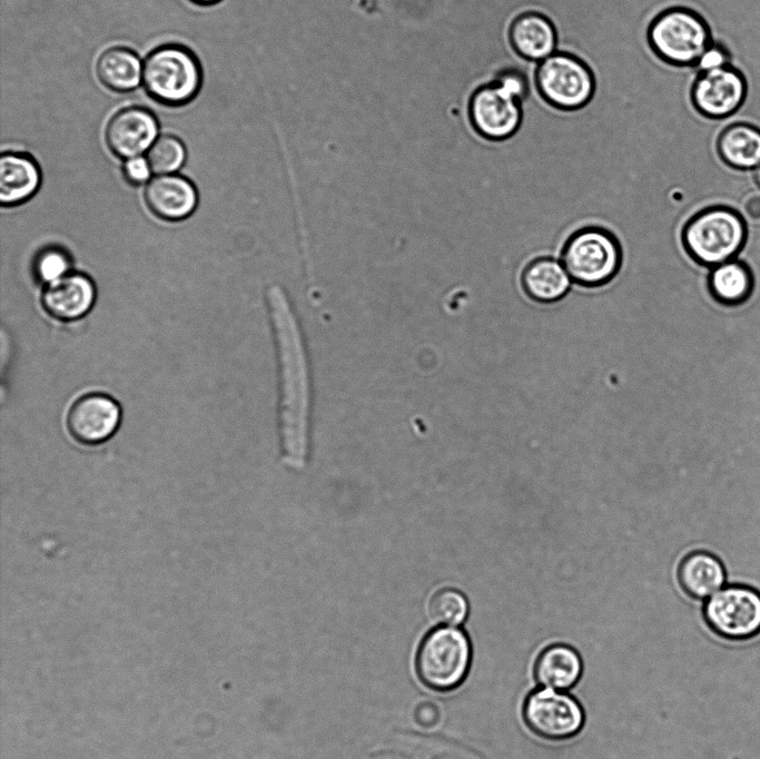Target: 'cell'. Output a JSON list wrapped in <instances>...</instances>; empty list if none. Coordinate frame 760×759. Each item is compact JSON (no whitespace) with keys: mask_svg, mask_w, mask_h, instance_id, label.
I'll return each mask as SVG.
<instances>
[{"mask_svg":"<svg viewBox=\"0 0 760 759\" xmlns=\"http://www.w3.org/2000/svg\"><path fill=\"white\" fill-rule=\"evenodd\" d=\"M280 374V434L285 463L304 467L308 451L310 385L302 331L290 302L278 285L266 294Z\"/></svg>","mask_w":760,"mask_h":759,"instance_id":"obj_1","label":"cell"},{"mask_svg":"<svg viewBox=\"0 0 760 759\" xmlns=\"http://www.w3.org/2000/svg\"><path fill=\"white\" fill-rule=\"evenodd\" d=\"M203 78L198 57L181 43L160 45L144 59L142 88L149 98L166 107L190 103L200 92Z\"/></svg>","mask_w":760,"mask_h":759,"instance_id":"obj_2","label":"cell"},{"mask_svg":"<svg viewBox=\"0 0 760 759\" xmlns=\"http://www.w3.org/2000/svg\"><path fill=\"white\" fill-rule=\"evenodd\" d=\"M561 262L572 283L585 288L602 287L613 280L622 267V246L611 230L585 226L566 238Z\"/></svg>","mask_w":760,"mask_h":759,"instance_id":"obj_3","label":"cell"},{"mask_svg":"<svg viewBox=\"0 0 760 759\" xmlns=\"http://www.w3.org/2000/svg\"><path fill=\"white\" fill-rule=\"evenodd\" d=\"M471 643L456 628H437L422 640L415 660L420 680L428 688L447 691L465 679L471 664Z\"/></svg>","mask_w":760,"mask_h":759,"instance_id":"obj_4","label":"cell"},{"mask_svg":"<svg viewBox=\"0 0 760 759\" xmlns=\"http://www.w3.org/2000/svg\"><path fill=\"white\" fill-rule=\"evenodd\" d=\"M650 42L655 52L674 65H695L713 43L707 21L688 8H672L651 24Z\"/></svg>","mask_w":760,"mask_h":759,"instance_id":"obj_5","label":"cell"},{"mask_svg":"<svg viewBox=\"0 0 760 759\" xmlns=\"http://www.w3.org/2000/svg\"><path fill=\"white\" fill-rule=\"evenodd\" d=\"M681 238L685 252L695 262L718 265L740 249L744 239V226L738 214L729 209L712 208L689 219Z\"/></svg>","mask_w":760,"mask_h":759,"instance_id":"obj_6","label":"cell"},{"mask_svg":"<svg viewBox=\"0 0 760 759\" xmlns=\"http://www.w3.org/2000/svg\"><path fill=\"white\" fill-rule=\"evenodd\" d=\"M703 615L719 637L750 639L760 632V593L741 584L723 586L707 599Z\"/></svg>","mask_w":760,"mask_h":759,"instance_id":"obj_7","label":"cell"},{"mask_svg":"<svg viewBox=\"0 0 760 759\" xmlns=\"http://www.w3.org/2000/svg\"><path fill=\"white\" fill-rule=\"evenodd\" d=\"M536 83L549 102L563 109L584 106L594 91L590 68L579 58L565 52H554L539 62Z\"/></svg>","mask_w":760,"mask_h":759,"instance_id":"obj_8","label":"cell"},{"mask_svg":"<svg viewBox=\"0 0 760 759\" xmlns=\"http://www.w3.org/2000/svg\"><path fill=\"white\" fill-rule=\"evenodd\" d=\"M523 717L535 735L547 740L572 738L584 723L583 709L572 696L544 687L529 694Z\"/></svg>","mask_w":760,"mask_h":759,"instance_id":"obj_9","label":"cell"},{"mask_svg":"<svg viewBox=\"0 0 760 759\" xmlns=\"http://www.w3.org/2000/svg\"><path fill=\"white\" fill-rule=\"evenodd\" d=\"M470 117L476 131L491 140H502L519 128L521 100L506 87L493 83L478 88L470 101Z\"/></svg>","mask_w":760,"mask_h":759,"instance_id":"obj_10","label":"cell"},{"mask_svg":"<svg viewBox=\"0 0 760 759\" xmlns=\"http://www.w3.org/2000/svg\"><path fill=\"white\" fill-rule=\"evenodd\" d=\"M746 96V78L730 63L701 71L692 90L697 109L711 118H726L733 115L743 105Z\"/></svg>","mask_w":760,"mask_h":759,"instance_id":"obj_11","label":"cell"},{"mask_svg":"<svg viewBox=\"0 0 760 759\" xmlns=\"http://www.w3.org/2000/svg\"><path fill=\"white\" fill-rule=\"evenodd\" d=\"M158 137V118L144 106L119 109L109 118L105 129L109 150L122 159L142 156Z\"/></svg>","mask_w":760,"mask_h":759,"instance_id":"obj_12","label":"cell"},{"mask_svg":"<svg viewBox=\"0 0 760 759\" xmlns=\"http://www.w3.org/2000/svg\"><path fill=\"white\" fill-rule=\"evenodd\" d=\"M121 422V408L109 395L89 393L77 398L67 414L69 434L85 445L109 440Z\"/></svg>","mask_w":760,"mask_h":759,"instance_id":"obj_13","label":"cell"},{"mask_svg":"<svg viewBox=\"0 0 760 759\" xmlns=\"http://www.w3.org/2000/svg\"><path fill=\"white\" fill-rule=\"evenodd\" d=\"M96 299L93 282L83 274L68 273L46 285L41 303L52 317L70 322L85 316Z\"/></svg>","mask_w":760,"mask_h":759,"instance_id":"obj_14","label":"cell"},{"mask_svg":"<svg viewBox=\"0 0 760 759\" xmlns=\"http://www.w3.org/2000/svg\"><path fill=\"white\" fill-rule=\"evenodd\" d=\"M148 208L165 220H180L196 208L198 196L193 183L176 174L157 175L144 193Z\"/></svg>","mask_w":760,"mask_h":759,"instance_id":"obj_15","label":"cell"},{"mask_svg":"<svg viewBox=\"0 0 760 759\" xmlns=\"http://www.w3.org/2000/svg\"><path fill=\"white\" fill-rule=\"evenodd\" d=\"M572 279L562 262L541 256L532 259L523 268L521 286L525 295L540 304H552L566 296Z\"/></svg>","mask_w":760,"mask_h":759,"instance_id":"obj_16","label":"cell"},{"mask_svg":"<svg viewBox=\"0 0 760 759\" xmlns=\"http://www.w3.org/2000/svg\"><path fill=\"white\" fill-rule=\"evenodd\" d=\"M40 169L24 152L3 151L0 156V200L13 206L29 199L39 188Z\"/></svg>","mask_w":760,"mask_h":759,"instance_id":"obj_17","label":"cell"},{"mask_svg":"<svg viewBox=\"0 0 760 759\" xmlns=\"http://www.w3.org/2000/svg\"><path fill=\"white\" fill-rule=\"evenodd\" d=\"M678 580L689 597L707 600L723 588L726 570L712 553L697 551L689 553L680 562Z\"/></svg>","mask_w":760,"mask_h":759,"instance_id":"obj_18","label":"cell"},{"mask_svg":"<svg viewBox=\"0 0 760 759\" xmlns=\"http://www.w3.org/2000/svg\"><path fill=\"white\" fill-rule=\"evenodd\" d=\"M144 61L139 55L124 46H113L103 50L96 61V75L99 81L115 92H130L142 81Z\"/></svg>","mask_w":760,"mask_h":759,"instance_id":"obj_19","label":"cell"},{"mask_svg":"<svg viewBox=\"0 0 760 759\" xmlns=\"http://www.w3.org/2000/svg\"><path fill=\"white\" fill-rule=\"evenodd\" d=\"M583 664L580 654L572 647L555 643L537 655L534 666L536 681L544 688L566 690L580 680Z\"/></svg>","mask_w":760,"mask_h":759,"instance_id":"obj_20","label":"cell"},{"mask_svg":"<svg viewBox=\"0 0 760 759\" xmlns=\"http://www.w3.org/2000/svg\"><path fill=\"white\" fill-rule=\"evenodd\" d=\"M510 34L515 50L529 60L540 62L556 51L555 29L543 14H521L514 20Z\"/></svg>","mask_w":760,"mask_h":759,"instance_id":"obj_21","label":"cell"},{"mask_svg":"<svg viewBox=\"0 0 760 759\" xmlns=\"http://www.w3.org/2000/svg\"><path fill=\"white\" fill-rule=\"evenodd\" d=\"M723 161L737 169H751L760 165V129L749 122H734L726 127L718 139Z\"/></svg>","mask_w":760,"mask_h":759,"instance_id":"obj_22","label":"cell"},{"mask_svg":"<svg viewBox=\"0 0 760 759\" xmlns=\"http://www.w3.org/2000/svg\"><path fill=\"white\" fill-rule=\"evenodd\" d=\"M751 287V274L739 262H724L710 276V288L714 297L727 304L744 300L749 296Z\"/></svg>","mask_w":760,"mask_h":759,"instance_id":"obj_23","label":"cell"},{"mask_svg":"<svg viewBox=\"0 0 760 759\" xmlns=\"http://www.w3.org/2000/svg\"><path fill=\"white\" fill-rule=\"evenodd\" d=\"M146 157L152 172L157 175L175 174L184 165L187 150L180 138L171 134H164L155 140Z\"/></svg>","mask_w":760,"mask_h":759,"instance_id":"obj_24","label":"cell"},{"mask_svg":"<svg viewBox=\"0 0 760 759\" xmlns=\"http://www.w3.org/2000/svg\"><path fill=\"white\" fill-rule=\"evenodd\" d=\"M427 611L433 621L444 625L462 623L468 612L465 597L457 590L444 588L430 598Z\"/></svg>","mask_w":760,"mask_h":759,"instance_id":"obj_25","label":"cell"},{"mask_svg":"<svg viewBox=\"0 0 760 759\" xmlns=\"http://www.w3.org/2000/svg\"><path fill=\"white\" fill-rule=\"evenodd\" d=\"M34 272L37 277L47 285L70 273V259L61 249H45L36 259Z\"/></svg>","mask_w":760,"mask_h":759,"instance_id":"obj_26","label":"cell"},{"mask_svg":"<svg viewBox=\"0 0 760 759\" xmlns=\"http://www.w3.org/2000/svg\"><path fill=\"white\" fill-rule=\"evenodd\" d=\"M152 170L147 157L137 156L125 159L122 174L125 179L132 185H140L150 180Z\"/></svg>","mask_w":760,"mask_h":759,"instance_id":"obj_27","label":"cell"},{"mask_svg":"<svg viewBox=\"0 0 760 759\" xmlns=\"http://www.w3.org/2000/svg\"><path fill=\"white\" fill-rule=\"evenodd\" d=\"M730 63L729 50L719 41L713 40L711 47L701 56L697 66L701 71L715 69Z\"/></svg>","mask_w":760,"mask_h":759,"instance_id":"obj_28","label":"cell"},{"mask_svg":"<svg viewBox=\"0 0 760 759\" xmlns=\"http://www.w3.org/2000/svg\"><path fill=\"white\" fill-rule=\"evenodd\" d=\"M741 208L749 221L760 224V190L747 194L742 199Z\"/></svg>","mask_w":760,"mask_h":759,"instance_id":"obj_29","label":"cell"},{"mask_svg":"<svg viewBox=\"0 0 760 759\" xmlns=\"http://www.w3.org/2000/svg\"><path fill=\"white\" fill-rule=\"evenodd\" d=\"M438 711L435 704L424 702L417 706L415 710L416 721L424 727H432L437 722Z\"/></svg>","mask_w":760,"mask_h":759,"instance_id":"obj_30","label":"cell"},{"mask_svg":"<svg viewBox=\"0 0 760 759\" xmlns=\"http://www.w3.org/2000/svg\"><path fill=\"white\" fill-rule=\"evenodd\" d=\"M190 2L200 6V7H208V6H214L220 2L221 0H189Z\"/></svg>","mask_w":760,"mask_h":759,"instance_id":"obj_31","label":"cell"},{"mask_svg":"<svg viewBox=\"0 0 760 759\" xmlns=\"http://www.w3.org/2000/svg\"><path fill=\"white\" fill-rule=\"evenodd\" d=\"M756 179L758 184L760 185V165L756 168Z\"/></svg>","mask_w":760,"mask_h":759,"instance_id":"obj_32","label":"cell"}]
</instances>
